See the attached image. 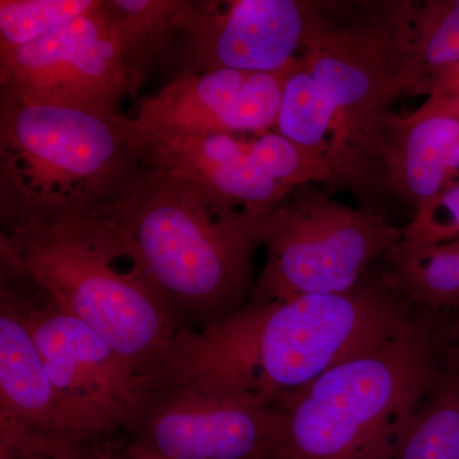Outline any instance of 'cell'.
<instances>
[{
  "instance_id": "cell-1",
  "label": "cell",
  "mask_w": 459,
  "mask_h": 459,
  "mask_svg": "<svg viewBox=\"0 0 459 459\" xmlns=\"http://www.w3.org/2000/svg\"><path fill=\"white\" fill-rule=\"evenodd\" d=\"M413 316L379 276L347 294L249 301L212 327L178 333L170 364L150 388L198 383L276 409L325 371L382 346Z\"/></svg>"
},
{
  "instance_id": "cell-2",
  "label": "cell",
  "mask_w": 459,
  "mask_h": 459,
  "mask_svg": "<svg viewBox=\"0 0 459 459\" xmlns=\"http://www.w3.org/2000/svg\"><path fill=\"white\" fill-rule=\"evenodd\" d=\"M104 212L178 333L212 327L249 303L268 213L223 208L143 164Z\"/></svg>"
},
{
  "instance_id": "cell-3",
  "label": "cell",
  "mask_w": 459,
  "mask_h": 459,
  "mask_svg": "<svg viewBox=\"0 0 459 459\" xmlns=\"http://www.w3.org/2000/svg\"><path fill=\"white\" fill-rule=\"evenodd\" d=\"M0 256L2 271L82 320L148 382L170 364L177 328L104 210L2 225Z\"/></svg>"
},
{
  "instance_id": "cell-4",
  "label": "cell",
  "mask_w": 459,
  "mask_h": 459,
  "mask_svg": "<svg viewBox=\"0 0 459 459\" xmlns=\"http://www.w3.org/2000/svg\"><path fill=\"white\" fill-rule=\"evenodd\" d=\"M415 0H316L300 59L327 93L362 207L392 197L385 159L394 105L421 82Z\"/></svg>"
},
{
  "instance_id": "cell-5",
  "label": "cell",
  "mask_w": 459,
  "mask_h": 459,
  "mask_svg": "<svg viewBox=\"0 0 459 459\" xmlns=\"http://www.w3.org/2000/svg\"><path fill=\"white\" fill-rule=\"evenodd\" d=\"M446 343L443 319L415 314L382 346L325 371L277 404L272 459H395Z\"/></svg>"
},
{
  "instance_id": "cell-6",
  "label": "cell",
  "mask_w": 459,
  "mask_h": 459,
  "mask_svg": "<svg viewBox=\"0 0 459 459\" xmlns=\"http://www.w3.org/2000/svg\"><path fill=\"white\" fill-rule=\"evenodd\" d=\"M126 119L0 95L2 225L114 204L142 168Z\"/></svg>"
},
{
  "instance_id": "cell-7",
  "label": "cell",
  "mask_w": 459,
  "mask_h": 459,
  "mask_svg": "<svg viewBox=\"0 0 459 459\" xmlns=\"http://www.w3.org/2000/svg\"><path fill=\"white\" fill-rule=\"evenodd\" d=\"M402 235L383 211L341 204L316 184L299 186L264 217L265 262L249 301L347 294Z\"/></svg>"
},
{
  "instance_id": "cell-8",
  "label": "cell",
  "mask_w": 459,
  "mask_h": 459,
  "mask_svg": "<svg viewBox=\"0 0 459 459\" xmlns=\"http://www.w3.org/2000/svg\"><path fill=\"white\" fill-rule=\"evenodd\" d=\"M31 287L32 294L23 291L27 322L56 391L57 439L87 446L122 434L150 382L82 320Z\"/></svg>"
},
{
  "instance_id": "cell-9",
  "label": "cell",
  "mask_w": 459,
  "mask_h": 459,
  "mask_svg": "<svg viewBox=\"0 0 459 459\" xmlns=\"http://www.w3.org/2000/svg\"><path fill=\"white\" fill-rule=\"evenodd\" d=\"M0 95L119 119L131 75L107 0L18 49L0 53Z\"/></svg>"
},
{
  "instance_id": "cell-10",
  "label": "cell",
  "mask_w": 459,
  "mask_h": 459,
  "mask_svg": "<svg viewBox=\"0 0 459 459\" xmlns=\"http://www.w3.org/2000/svg\"><path fill=\"white\" fill-rule=\"evenodd\" d=\"M280 428L277 409L178 383L148 389L122 437L141 459H272Z\"/></svg>"
},
{
  "instance_id": "cell-11",
  "label": "cell",
  "mask_w": 459,
  "mask_h": 459,
  "mask_svg": "<svg viewBox=\"0 0 459 459\" xmlns=\"http://www.w3.org/2000/svg\"><path fill=\"white\" fill-rule=\"evenodd\" d=\"M316 0L197 2L172 56L171 80L214 71H279L300 56Z\"/></svg>"
},
{
  "instance_id": "cell-12",
  "label": "cell",
  "mask_w": 459,
  "mask_h": 459,
  "mask_svg": "<svg viewBox=\"0 0 459 459\" xmlns=\"http://www.w3.org/2000/svg\"><path fill=\"white\" fill-rule=\"evenodd\" d=\"M291 68L181 75L144 96L129 124L147 134L197 135L273 131Z\"/></svg>"
},
{
  "instance_id": "cell-13",
  "label": "cell",
  "mask_w": 459,
  "mask_h": 459,
  "mask_svg": "<svg viewBox=\"0 0 459 459\" xmlns=\"http://www.w3.org/2000/svg\"><path fill=\"white\" fill-rule=\"evenodd\" d=\"M126 126L142 164L186 181L223 208L270 213L292 193L259 166L253 138L231 133L147 134L132 129L129 117Z\"/></svg>"
},
{
  "instance_id": "cell-14",
  "label": "cell",
  "mask_w": 459,
  "mask_h": 459,
  "mask_svg": "<svg viewBox=\"0 0 459 459\" xmlns=\"http://www.w3.org/2000/svg\"><path fill=\"white\" fill-rule=\"evenodd\" d=\"M385 169L392 197L415 213L459 179V114L429 98L409 117H397Z\"/></svg>"
},
{
  "instance_id": "cell-15",
  "label": "cell",
  "mask_w": 459,
  "mask_h": 459,
  "mask_svg": "<svg viewBox=\"0 0 459 459\" xmlns=\"http://www.w3.org/2000/svg\"><path fill=\"white\" fill-rule=\"evenodd\" d=\"M0 416L59 442L56 394L27 322L25 296L5 274L0 283Z\"/></svg>"
},
{
  "instance_id": "cell-16",
  "label": "cell",
  "mask_w": 459,
  "mask_h": 459,
  "mask_svg": "<svg viewBox=\"0 0 459 459\" xmlns=\"http://www.w3.org/2000/svg\"><path fill=\"white\" fill-rule=\"evenodd\" d=\"M379 277L412 314L459 316V240L434 246L401 240L383 258Z\"/></svg>"
},
{
  "instance_id": "cell-17",
  "label": "cell",
  "mask_w": 459,
  "mask_h": 459,
  "mask_svg": "<svg viewBox=\"0 0 459 459\" xmlns=\"http://www.w3.org/2000/svg\"><path fill=\"white\" fill-rule=\"evenodd\" d=\"M137 95L155 69L170 65L197 13L192 0H107Z\"/></svg>"
},
{
  "instance_id": "cell-18",
  "label": "cell",
  "mask_w": 459,
  "mask_h": 459,
  "mask_svg": "<svg viewBox=\"0 0 459 459\" xmlns=\"http://www.w3.org/2000/svg\"><path fill=\"white\" fill-rule=\"evenodd\" d=\"M273 131L331 165L338 188L350 189L349 165L341 144L336 111L303 62L287 80Z\"/></svg>"
},
{
  "instance_id": "cell-19",
  "label": "cell",
  "mask_w": 459,
  "mask_h": 459,
  "mask_svg": "<svg viewBox=\"0 0 459 459\" xmlns=\"http://www.w3.org/2000/svg\"><path fill=\"white\" fill-rule=\"evenodd\" d=\"M395 459H459V350L448 332L442 370L404 431Z\"/></svg>"
},
{
  "instance_id": "cell-20",
  "label": "cell",
  "mask_w": 459,
  "mask_h": 459,
  "mask_svg": "<svg viewBox=\"0 0 459 459\" xmlns=\"http://www.w3.org/2000/svg\"><path fill=\"white\" fill-rule=\"evenodd\" d=\"M413 33L421 82L459 65V0L416 2Z\"/></svg>"
},
{
  "instance_id": "cell-21",
  "label": "cell",
  "mask_w": 459,
  "mask_h": 459,
  "mask_svg": "<svg viewBox=\"0 0 459 459\" xmlns=\"http://www.w3.org/2000/svg\"><path fill=\"white\" fill-rule=\"evenodd\" d=\"M98 0H2L0 53L38 40L87 13Z\"/></svg>"
},
{
  "instance_id": "cell-22",
  "label": "cell",
  "mask_w": 459,
  "mask_h": 459,
  "mask_svg": "<svg viewBox=\"0 0 459 459\" xmlns=\"http://www.w3.org/2000/svg\"><path fill=\"white\" fill-rule=\"evenodd\" d=\"M253 152L268 177L287 189L294 190L307 184L338 188L331 165L280 133L268 131L255 134Z\"/></svg>"
},
{
  "instance_id": "cell-23",
  "label": "cell",
  "mask_w": 459,
  "mask_h": 459,
  "mask_svg": "<svg viewBox=\"0 0 459 459\" xmlns=\"http://www.w3.org/2000/svg\"><path fill=\"white\" fill-rule=\"evenodd\" d=\"M402 240L411 246H434L459 240V179L412 214L402 228Z\"/></svg>"
},
{
  "instance_id": "cell-24",
  "label": "cell",
  "mask_w": 459,
  "mask_h": 459,
  "mask_svg": "<svg viewBox=\"0 0 459 459\" xmlns=\"http://www.w3.org/2000/svg\"><path fill=\"white\" fill-rule=\"evenodd\" d=\"M62 444L0 416V459H53Z\"/></svg>"
},
{
  "instance_id": "cell-25",
  "label": "cell",
  "mask_w": 459,
  "mask_h": 459,
  "mask_svg": "<svg viewBox=\"0 0 459 459\" xmlns=\"http://www.w3.org/2000/svg\"><path fill=\"white\" fill-rule=\"evenodd\" d=\"M422 95L428 98L459 99V65L422 81L409 93V96Z\"/></svg>"
},
{
  "instance_id": "cell-26",
  "label": "cell",
  "mask_w": 459,
  "mask_h": 459,
  "mask_svg": "<svg viewBox=\"0 0 459 459\" xmlns=\"http://www.w3.org/2000/svg\"><path fill=\"white\" fill-rule=\"evenodd\" d=\"M108 437V439L99 440L83 446L84 455L87 459H141L135 457L126 451L123 437Z\"/></svg>"
},
{
  "instance_id": "cell-27",
  "label": "cell",
  "mask_w": 459,
  "mask_h": 459,
  "mask_svg": "<svg viewBox=\"0 0 459 459\" xmlns=\"http://www.w3.org/2000/svg\"><path fill=\"white\" fill-rule=\"evenodd\" d=\"M53 459H87L84 455L83 446H74V444H62L57 449Z\"/></svg>"
},
{
  "instance_id": "cell-28",
  "label": "cell",
  "mask_w": 459,
  "mask_h": 459,
  "mask_svg": "<svg viewBox=\"0 0 459 459\" xmlns=\"http://www.w3.org/2000/svg\"><path fill=\"white\" fill-rule=\"evenodd\" d=\"M446 327H448L449 338L459 350V316L446 319Z\"/></svg>"
},
{
  "instance_id": "cell-29",
  "label": "cell",
  "mask_w": 459,
  "mask_h": 459,
  "mask_svg": "<svg viewBox=\"0 0 459 459\" xmlns=\"http://www.w3.org/2000/svg\"><path fill=\"white\" fill-rule=\"evenodd\" d=\"M439 99L444 100V101L446 102V105H448V107L451 108L452 110H455V113L459 114V99Z\"/></svg>"
}]
</instances>
